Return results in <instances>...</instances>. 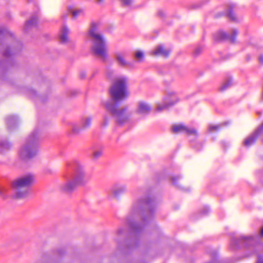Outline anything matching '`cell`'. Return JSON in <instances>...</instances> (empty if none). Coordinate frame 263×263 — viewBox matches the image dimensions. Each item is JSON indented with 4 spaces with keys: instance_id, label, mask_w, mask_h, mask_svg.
Returning a JSON list of instances; mask_svg holds the SVG:
<instances>
[{
    "instance_id": "7",
    "label": "cell",
    "mask_w": 263,
    "mask_h": 263,
    "mask_svg": "<svg viewBox=\"0 0 263 263\" xmlns=\"http://www.w3.org/2000/svg\"><path fill=\"white\" fill-rule=\"evenodd\" d=\"M261 132H262V125L260 124L259 127H258V128L255 129V132H252V134H251V135H249L246 140H245L244 145L250 146L252 145V144H253L256 141V140L258 139L260 135H261Z\"/></svg>"
},
{
    "instance_id": "6",
    "label": "cell",
    "mask_w": 263,
    "mask_h": 263,
    "mask_svg": "<svg viewBox=\"0 0 263 263\" xmlns=\"http://www.w3.org/2000/svg\"><path fill=\"white\" fill-rule=\"evenodd\" d=\"M33 176L32 175H26L21 178L15 180L13 183V186L15 189H24L28 187L33 183Z\"/></svg>"
},
{
    "instance_id": "2",
    "label": "cell",
    "mask_w": 263,
    "mask_h": 263,
    "mask_svg": "<svg viewBox=\"0 0 263 263\" xmlns=\"http://www.w3.org/2000/svg\"><path fill=\"white\" fill-rule=\"evenodd\" d=\"M23 50V44L8 29L0 27V54L4 57L16 56Z\"/></svg>"
},
{
    "instance_id": "13",
    "label": "cell",
    "mask_w": 263,
    "mask_h": 263,
    "mask_svg": "<svg viewBox=\"0 0 263 263\" xmlns=\"http://www.w3.org/2000/svg\"><path fill=\"white\" fill-rule=\"evenodd\" d=\"M36 24V18H31V20H30V21L27 22V25H26V27H27V28H31V27H33V26H34Z\"/></svg>"
},
{
    "instance_id": "3",
    "label": "cell",
    "mask_w": 263,
    "mask_h": 263,
    "mask_svg": "<svg viewBox=\"0 0 263 263\" xmlns=\"http://www.w3.org/2000/svg\"><path fill=\"white\" fill-rule=\"evenodd\" d=\"M40 150V139L37 133L33 132L21 147L19 156L23 161H30L37 155Z\"/></svg>"
},
{
    "instance_id": "12",
    "label": "cell",
    "mask_w": 263,
    "mask_h": 263,
    "mask_svg": "<svg viewBox=\"0 0 263 263\" xmlns=\"http://www.w3.org/2000/svg\"><path fill=\"white\" fill-rule=\"evenodd\" d=\"M231 82H232V78H229V79L226 80L224 84L221 85V87H220V90H224L230 85Z\"/></svg>"
},
{
    "instance_id": "9",
    "label": "cell",
    "mask_w": 263,
    "mask_h": 263,
    "mask_svg": "<svg viewBox=\"0 0 263 263\" xmlns=\"http://www.w3.org/2000/svg\"><path fill=\"white\" fill-rule=\"evenodd\" d=\"M93 51L95 54L98 55L100 57H105L106 56V50L105 47L103 46L102 38H99L98 39V43L95 44V47H93Z\"/></svg>"
},
{
    "instance_id": "10",
    "label": "cell",
    "mask_w": 263,
    "mask_h": 263,
    "mask_svg": "<svg viewBox=\"0 0 263 263\" xmlns=\"http://www.w3.org/2000/svg\"><path fill=\"white\" fill-rule=\"evenodd\" d=\"M151 107L148 104H144V103H141L138 106V111L140 113H146V112L150 111Z\"/></svg>"
},
{
    "instance_id": "5",
    "label": "cell",
    "mask_w": 263,
    "mask_h": 263,
    "mask_svg": "<svg viewBox=\"0 0 263 263\" xmlns=\"http://www.w3.org/2000/svg\"><path fill=\"white\" fill-rule=\"evenodd\" d=\"M138 232H135L127 226V229H122L119 232L118 240L120 245L125 248L133 247L138 243Z\"/></svg>"
},
{
    "instance_id": "4",
    "label": "cell",
    "mask_w": 263,
    "mask_h": 263,
    "mask_svg": "<svg viewBox=\"0 0 263 263\" xmlns=\"http://www.w3.org/2000/svg\"><path fill=\"white\" fill-rule=\"evenodd\" d=\"M109 95L112 99L116 101H121L127 96V86L125 81L118 79L111 84L109 89Z\"/></svg>"
},
{
    "instance_id": "14",
    "label": "cell",
    "mask_w": 263,
    "mask_h": 263,
    "mask_svg": "<svg viewBox=\"0 0 263 263\" xmlns=\"http://www.w3.org/2000/svg\"><path fill=\"white\" fill-rule=\"evenodd\" d=\"M258 263H262V261H258Z\"/></svg>"
},
{
    "instance_id": "8",
    "label": "cell",
    "mask_w": 263,
    "mask_h": 263,
    "mask_svg": "<svg viewBox=\"0 0 263 263\" xmlns=\"http://www.w3.org/2000/svg\"><path fill=\"white\" fill-rule=\"evenodd\" d=\"M19 118L16 116V115H11V116L7 117L6 124H7V127L9 130H16L18 127H19Z\"/></svg>"
},
{
    "instance_id": "1",
    "label": "cell",
    "mask_w": 263,
    "mask_h": 263,
    "mask_svg": "<svg viewBox=\"0 0 263 263\" xmlns=\"http://www.w3.org/2000/svg\"><path fill=\"white\" fill-rule=\"evenodd\" d=\"M155 212V203L152 198H141L133 204L129 211L127 226L139 233L152 221Z\"/></svg>"
},
{
    "instance_id": "11",
    "label": "cell",
    "mask_w": 263,
    "mask_h": 263,
    "mask_svg": "<svg viewBox=\"0 0 263 263\" xmlns=\"http://www.w3.org/2000/svg\"><path fill=\"white\" fill-rule=\"evenodd\" d=\"M185 130H189V129L186 128L184 125H181V124H175L172 127V130L174 133H179L180 132Z\"/></svg>"
}]
</instances>
